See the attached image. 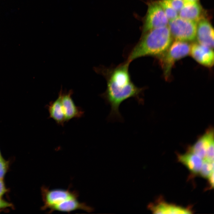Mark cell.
<instances>
[{"mask_svg":"<svg viewBox=\"0 0 214 214\" xmlns=\"http://www.w3.org/2000/svg\"><path fill=\"white\" fill-rule=\"evenodd\" d=\"M130 63L127 60L114 67L95 68V71L104 76L107 81L106 89L100 96L110 106L108 117L109 121H123L119 108L125 100L133 98L140 104L144 103V88L137 87L131 80L129 71Z\"/></svg>","mask_w":214,"mask_h":214,"instance_id":"6da1fadb","label":"cell"},{"mask_svg":"<svg viewBox=\"0 0 214 214\" xmlns=\"http://www.w3.org/2000/svg\"><path fill=\"white\" fill-rule=\"evenodd\" d=\"M143 35L128 56L127 60L130 62L145 56L157 57L164 52L172 43L168 25L150 30Z\"/></svg>","mask_w":214,"mask_h":214,"instance_id":"7a4b0ae2","label":"cell"},{"mask_svg":"<svg viewBox=\"0 0 214 214\" xmlns=\"http://www.w3.org/2000/svg\"><path fill=\"white\" fill-rule=\"evenodd\" d=\"M41 192L43 204L41 210H48V213L55 211L70 213L77 210L88 212L92 210L85 203L79 201L78 193L76 191L69 188L50 189L43 186L41 188Z\"/></svg>","mask_w":214,"mask_h":214,"instance_id":"3957f363","label":"cell"},{"mask_svg":"<svg viewBox=\"0 0 214 214\" xmlns=\"http://www.w3.org/2000/svg\"><path fill=\"white\" fill-rule=\"evenodd\" d=\"M190 48L191 45L188 42L176 40L164 52L157 56L166 80L170 77L175 63L189 54Z\"/></svg>","mask_w":214,"mask_h":214,"instance_id":"277c9868","label":"cell"},{"mask_svg":"<svg viewBox=\"0 0 214 214\" xmlns=\"http://www.w3.org/2000/svg\"><path fill=\"white\" fill-rule=\"evenodd\" d=\"M168 24L172 37L176 40L188 42L196 38L197 23L178 16L169 21Z\"/></svg>","mask_w":214,"mask_h":214,"instance_id":"5b68a950","label":"cell"},{"mask_svg":"<svg viewBox=\"0 0 214 214\" xmlns=\"http://www.w3.org/2000/svg\"><path fill=\"white\" fill-rule=\"evenodd\" d=\"M169 21L158 1L152 2L148 5L143 34L150 30L168 26Z\"/></svg>","mask_w":214,"mask_h":214,"instance_id":"8992f818","label":"cell"},{"mask_svg":"<svg viewBox=\"0 0 214 214\" xmlns=\"http://www.w3.org/2000/svg\"><path fill=\"white\" fill-rule=\"evenodd\" d=\"M190 53L196 61L202 65L208 67L213 66L214 54L212 48L194 43L191 45Z\"/></svg>","mask_w":214,"mask_h":214,"instance_id":"52a82bcc","label":"cell"},{"mask_svg":"<svg viewBox=\"0 0 214 214\" xmlns=\"http://www.w3.org/2000/svg\"><path fill=\"white\" fill-rule=\"evenodd\" d=\"M196 38L198 43L213 48V29L209 21L205 18L197 23Z\"/></svg>","mask_w":214,"mask_h":214,"instance_id":"ba28073f","label":"cell"},{"mask_svg":"<svg viewBox=\"0 0 214 214\" xmlns=\"http://www.w3.org/2000/svg\"><path fill=\"white\" fill-rule=\"evenodd\" d=\"M73 93L72 90L62 92V102L66 122L73 119L81 118L84 114V112L81 108L75 104L72 97Z\"/></svg>","mask_w":214,"mask_h":214,"instance_id":"9c48e42d","label":"cell"},{"mask_svg":"<svg viewBox=\"0 0 214 214\" xmlns=\"http://www.w3.org/2000/svg\"><path fill=\"white\" fill-rule=\"evenodd\" d=\"M178 13L179 17L197 23L205 18L204 10L198 1L185 2L183 7Z\"/></svg>","mask_w":214,"mask_h":214,"instance_id":"30bf717a","label":"cell"},{"mask_svg":"<svg viewBox=\"0 0 214 214\" xmlns=\"http://www.w3.org/2000/svg\"><path fill=\"white\" fill-rule=\"evenodd\" d=\"M213 143V130L210 128L193 145L189 148L188 152L195 154L204 159L207 150Z\"/></svg>","mask_w":214,"mask_h":214,"instance_id":"8fae6325","label":"cell"},{"mask_svg":"<svg viewBox=\"0 0 214 214\" xmlns=\"http://www.w3.org/2000/svg\"><path fill=\"white\" fill-rule=\"evenodd\" d=\"M62 92L61 88L57 98L54 101L50 102L46 107L49 112V117L54 120L57 124L63 126L66 122L62 102Z\"/></svg>","mask_w":214,"mask_h":214,"instance_id":"7c38bea8","label":"cell"},{"mask_svg":"<svg viewBox=\"0 0 214 214\" xmlns=\"http://www.w3.org/2000/svg\"><path fill=\"white\" fill-rule=\"evenodd\" d=\"M178 161L185 165L194 174L200 172L203 159L196 155L188 152L183 155H178Z\"/></svg>","mask_w":214,"mask_h":214,"instance_id":"4fadbf2b","label":"cell"},{"mask_svg":"<svg viewBox=\"0 0 214 214\" xmlns=\"http://www.w3.org/2000/svg\"><path fill=\"white\" fill-rule=\"evenodd\" d=\"M151 209L156 214H190V209L169 204L163 201L158 202L151 207Z\"/></svg>","mask_w":214,"mask_h":214,"instance_id":"5bb4252c","label":"cell"},{"mask_svg":"<svg viewBox=\"0 0 214 214\" xmlns=\"http://www.w3.org/2000/svg\"><path fill=\"white\" fill-rule=\"evenodd\" d=\"M158 2L163 9L169 21L173 20L178 16V12L167 0H160Z\"/></svg>","mask_w":214,"mask_h":214,"instance_id":"9a60e30c","label":"cell"},{"mask_svg":"<svg viewBox=\"0 0 214 214\" xmlns=\"http://www.w3.org/2000/svg\"><path fill=\"white\" fill-rule=\"evenodd\" d=\"M199 173L202 177L208 178L212 173H214V161L203 159Z\"/></svg>","mask_w":214,"mask_h":214,"instance_id":"2e32d148","label":"cell"},{"mask_svg":"<svg viewBox=\"0 0 214 214\" xmlns=\"http://www.w3.org/2000/svg\"><path fill=\"white\" fill-rule=\"evenodd\" d=\"M9 166V162L5 160L2 156L0 158V179H3Z\"/></svg>","mask_w":214,"mask_h":214,"instance_id":"e0dca14e","label":"cell"},{"mask_svg":"<svg viewBox=\"0 0 214 214\" xmlns=\"http://www.w3.org/2000/svg\"><path fill=\"white\" fill-rule=\"evenodd\" d=\"M173 8L178 12L183 7L185 1L184 0H167Z\"/></svg>","mask_w":214,"mask_h":214,"instance_id":"ac0fdd59","label":"cell"},{"mask_svg":"<svg viewBox=\"0 0 214 214\" xmlns=\"http://www.w3.org/2000/svg\"><path fill=\"white\" fill-rule=\"evenodd\" d=\"M210 161H214V143L212 144L207 150L205 158Z\"/></svg>","mask_w":214,"mask_h":214,"instance_id":"d6986e66","label":"cell"},{"mask_svg":"<svg viewBox=\"0 0 214 214\" xmlns=\"http://www.w3.org/2000/svg\"><path fill=\"white\" fill-rule=\"evenodd\" d=\"M7 191L3 179H0V198H1Z\"/></svg>","mask_w":214,"mask_h":214,"instance_id":"ffe728a7","label":"cell"},{"mask_svg":"<svg viewBox=\"0 0 214 214\" xmlns=\"http://www.w3.org/2000/svg\"><path fill=\"white\" fill-rule=\"evenodd\" d=\"M12 206V204L0 198V209L10 207Z\"/></svg>","mask_w":214,"mask_h":214,"instance_id":"44dd1931","label":"cell"},{"mask_svg":"<svg viewBox=\"0 0 214 214\" xmlns=\"http://www.w3.org/2000/svg\"><path fill=\"white\" fill-rule=\"evenodd\" d=\"M209 179V184L211 188L214 186V173H213L208 178Z\"/></svg>","mask_w":214,"mask_h":214,"instance_id":"7402d4cb","label":"cell"},{"mask_svg":"<svg viewBox=\"0 0 214 214\" xmlns=\"http://www.w3.org/2000/svg\"><path fill=\"white\" fill-rule=\"evenodd\" d=\"M185 2H198L199 0H184Z\"/></svg>","mask_w":214,"mask_h":214,"instance_id":"603a6c76","label":"cell"},{"mask_svg":"<svg viewBox=\"0 0 214 214\" xmlns=\"http://www.w3.org/2000/svg\"><path fill=\"white\" fill-rule=\"evenodd\" d=\"M1 157H2V156H1V152H0V158Z\"/></svg>","mask_w":214,"mask_h":214,"instance_id":"cb8c5ba5","label":"cell"}]
</instances>
